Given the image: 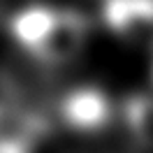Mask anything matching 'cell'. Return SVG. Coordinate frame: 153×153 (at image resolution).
Masks as SVG:
<instances>
[{
	"label": "cell",
	"mask_w": 153,
	"mask_h": 153,
	"mask_svg": "<svg viewBox=\"0 0 153 153\" xmlns=\"http://www.w3.org/2000/svg\"><path fill=\"white\" fill-rule=\"evenodd\" d=\"M7 100H10V91H7V84H5L2 79H0V111L5 109Z\"/></svg>",
	"instance_id": "4"
},
{
	"label": "cell",
	"mask_w": 153,
	"mask_h": 153,
	"mask_svg": "<svg viewBox=\"0 0 153 153\" xmlns=\"http://www.w3.org/2000/svg\"><path fill=\"white\" fill-rule=\"evenodd\" d=\"M26 146H19V144H7V142H0V153H23Z\"/></svg>",
	"instance_id": "3"
},
{
	"label": "cell",
	"mask_w": 153,
	"mask_h": 153,
	"mask_svg": "<svg viewBox=\"0 0 153 153\" xmlns=\"http://www.w3.org/2000/svg\"><path fill=\"white\" fill-rule=\"evenodd\" d=\"M132 125H134V132L139 134L144 142L153 144V100H144V102L134 105Z\"/></svg>",
	"instance_id": "2"
},
{
	"label": "cell",
	"mask_w": 153,
	"mask_h": 153,
	"mask_svg": "<svg viewBox=\"0 0 153 153\" xmlns=\"http://www.w3.org/2000/svg\"><path fill=\"white\" fill-rule=\"evenodd\" d=\"M84 44L81 21L72 14H49L44 30L39 33L33 47L47 60H67Z\"/></svg>",
	"instance_id": "1"
}]
</instances>
